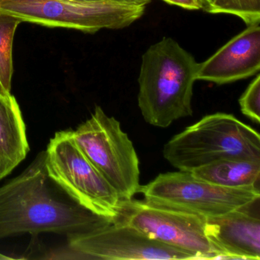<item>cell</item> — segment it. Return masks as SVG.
Wrapping results in <instances>:
<instances>
[{
  "mask_svg": "<svg viewBox=\"0 0 260 260\" xmlns=\"http://www.w3.org/2000/svg\"><path fill=\"white\" fill-rule=\"evenodd\" d=\"M28 151L26 127L16 98L0 95V179L23 161Z\"/></svg>",
  "mask_w": 260,
  "mask_h": 260,
  "instance_id": "cell-12",
  "label": "cell"
},
{
  "mask_svg": "<svg viewBox=\"0 0 260 260\" xmlns=\"http://www.w3.org/2000/svg\"><path fill=\"white\" fill-rule=\"evenodd\" d=\"M199 63L172 38L151 45L141 58L138 106L146 122L167 127L192 115L193 86Z\"/></svg>",
  "mask_w": 260,
  "mask_h": 260,
  "instance_id": "cell-2",
  "label": "cell"
},
{
  "mask_svg": "<svg viewBox=\"0 0 260 260\" xmlns=\"http://www.w3.org/2000/svg\"><path fill=\"white\" fill-rule=\"evenodd\" d=\"M10 94L11 93H9V92H7V91L4 89V88L3 87L2 84L0 83V95L6 96V95H10Z\"/></svg>",
  "mask_w": 260,
  "mask_h": 260,
  "instance_id": "cell-21",
  "label": "cell"
},
{
  "mask_svg": "<svg viewBox=\"0 0 260 260\" xmlns=\"http://www.w3.org/2000/svg\"><path fill=\"white\" fill-rule=\"evenodd\" d=\"M162 154L184 172L225 159L260 161L259 134L234 115L212 114L171 138Z\"/></svg>",
  "mask_w": 260,
  "mask_h": 260,
  "instance_id": "cell-3",
  "label": "cell"
},
{
  "mask_svg": "<svg viewBox=\"0 0 260 260\" xmlns=\"http://www.w3.org/2000/svg\"><path fill=\"white\" fill-rule=\"evenodd\" d=\"M152 205L202 217H217L259 200V188H231L194 178L189 172L161 173L138 190Z\"/></svg>",
  "mask_w": 260,
  "mask_h": 260,
  "instance_id": "cell-7",
  "label": "cell"
},
{
  "mask_svg": "<svg viewBox=\"0 0 260 260\" xmlns=\"http://www.w3.org/2000/svg\"><path fill=\"white\" fill-rule=\"evenodd\" d=\"M83 154L115 188L121 201L133 199L140 186V162L133 143L119 121L96 106L72 132Z\"/></svg>",
  "mask_w": 260,
  "mask_h": 260,
  "instance_id": "cell-4",
  "label": "cell"
},
{
  "mask_svg": "<svg viewBox=\"0 0 260 260\" xmlns=\"http://www.w3.org/2000/svg\"><path fill=\"white\" fill-rule=\"evenodd\" d=\"M170 5L177 6L188 10H204V4L202 0H162Z\"/></svg>",
  "mask_w": 260,
  "mask_h": 260,
  "instance_id": "cell-18",
  "label": "cell"
},
{
  "mask_svg": "<svg viewBox=\"0 0 260 260\" xmlns=\"http://www.w3.org/2000/svg\"><path fill=\"white\" fill-rule=\"evenodd\" d=\"M204 11L211 14L230 15V0H202Z\"/></svg>",
  "mask_w": 260,
  "mask_h": 260,
  "instance_id": "cell-17",
  "label": "cell"
},
{
  "mask_svg": "<svg viewBox=\"0 0 260 260\" xmlns=\"http://www.w3.org/2000/svg\"><path fill=\"white\" fill-rule=\"evenodd\" d=\"M115 220L196 258H221L205 234V218L202 216L132 199L121 201L120 214Z\"/></svg>",
  "mask_w": 260,
  "mask_h": 260,
  "instance_id": "cell-8",
  "label": "cell"
},
{
  "mask_svg": "<svg viewBox=\"0 0 260 260\" xmlns=\"http://www.w3.org/2000/svg\"><path fill=\"white\" fill-rule=\"evenodd\" d=\"M62 1H66V2L70 3H75V4H88V3L99 2V1H103V0H62ZM117 1L132 3L130 2V1H128V0H117ZM132 4H134V3H132Z\"/></svg>",
  "mask_w": 260,
  "mask_h": 260,
  "instance_id": "cell-19",
  "label": "cell"
},
{
  "mask_svg": "<svg viewBox=\"0 0 260 260\" xmlns=\"http://www.w3.org/2000/svg\"><path fill=\"white\" fill-rule=\"evenodd\" d=\"M45 161V150L19 176L0 187V239L25 233L74 237L115 222L74 200L50 177Z\"/></svg>",
  "mask_w": 260,
  "mask_h": 260,
  "instance_id": "cell-1",
  "label": "cell"
},
{
  "mask_svg": "<svg viewBox=\"0 0 260 260\" xmlns=\"http://www.w3.org/2000/svg\"><path fill=\"white\" fill-rule=\"evenodd\" d=\"M68 238V246L85 258L196 259L194 255L153 240L118 220L98 231Z\"/></svg>",
  "mask_w": 260,
  "mask_h": 260,
  "instance_id": "cell-9",
  "label": "cell"
},
{
  "mask_svg": "<svg viewBox=\"0 0 260 260\" xmlns=\"http://www.w3.org/2000/svg\"><path fill=\"white\" fill-rule=\"evenodd\" d=\"M72 132H57L50 141L45 150L48 175L77 203L115 221L121 199L76 144Z\"/></svg>",
  "mask_w": 260,
  "mask_h": 260,
  "instance_id": "cell-6",
  "label": "cell"
},
{
  "mask_svg": "<svg viewBox=\"0 0 260 260\" xmlns=\"http://www.w3.org/2000/svg\"><path fill=\"white\" fill-rule=\"evenodd\" d=\"M189 173L196 179L225 188H258L260 161L246 159H221Z\"/></svg>",
  "mask_w": 260,
  "mask_h": 260,
  "instance_id": "cell-13",
  "label": "cell"
},
{
  "mask_svg": "<svg viewBox=\"0 0 260 260\" xmlns=\"http://www.w3.org/2000/svg\"><path fill=\"white\" fill-rule=\"evenodd\" d=\"M230 15L237 16L246 25L260 21V0H230Z\"/></svg>",
  "mask_w": 260,
  "mask_h": 260,
  "instance_id": "cell-16",
  "label": "cell"
},
{
  "mask_svg": "<svg viewBox=\"0 0 260 260\" xmlns=\"http://www.w3.org/2000/svg\"><path fill=\"white\" fill-rule=\"evenodd\" d=\"M240 110L243 115L254 122L260 123V75L249 83L243 95L239 100Z\"/></svg>",
  "mask_w": 260,
  "mask_h": 260,
  "instance_id": "cell-15",
  "label": "cell"
},
{
  "mask_svg": "<svg viewBox=\"0 0 260 260\" xmlns=\"http://www.w3.org/2000/svg\"><path fill=\"white\" fill-rule=\"evenodd\" d=\"M21 22L18 18L0 12V83L9 93L13 74V40Z\"/></svg>",
  "mask_w": 260,
  "mask_h": 260,
  "instance_id": "cell-14",
  "label": "cell"
},
{
  "mask_svg": "<svg viewBox=\"0 0 260 260\" xmlns=\"http://www.w3.org/2000/svg\"><path fill=\"white\" fill-rule=\"evenodd\" d=\"M8 258H10V257L6 256V255H3V254L0 253V259H8Z\"/></svg>",
  "mask_w": 260,
  "mask_h": 260,
  "instance_id": "cell-22",
  "label": "cell"
},
{
  "mask_svg": "<svg viewBox=\"0 0 260 260\" xmlns=\"http://www.w3.org/2000/svg\"><path fill=\"white\" fill-rule=\"evenodd\" d=\"M258 202L223 215L205 218V234L221 258L260 259L259 215L250 211Z\"/></svg>",
  "mask_w": 260,
  "mask_h": 260,
  "instance_id": "cell-11",
  "label": "cell"
},
{
  "mask_svg": "<svg viewBox=\"0 0 260 260\" xmlns=\"http://www.w3.org/2000/svg\"><path fill=\"white\" fill-rule=\"evenodd\" d=\"M147 6L117 0L75 4L62 0H0V12L22 22L94 33L121 29L142 17Z\"/></svg>",
  "mask_w": 260,
  "mask_h": 260,
  "instance_id": "cell-5",
  "label": "cell"
},
{
  "mask_svg": "<svg viewBox=\"0 0 260 260\" xmlns=\"http://www.w3.org/2000/svg\"><path fill=\"white\" fill-rule=\"evenodd\" d=\"M134 4H139V5L147 6L150 3V0H128Z\"/></svg>",
  "mask_w": 260,
  "mask_h": 260,
  "instance_id": "cell-20",
  "label": "cell"
},
{
  "mask_svg": "<svg viewBox=\"0 0 260 260\" xmlns=\"http://www.w3.org/2000/svg\"><path fill=\"white\" fill-rule=\"evenodd\" d=\"M260 70V21L226 42L199 63L196 80L228 84L258 74Z\"/></svg>",
  "mask_w": 260,
  "mask_h": 260,
  "instance_id": "cell-10",
  "label": "cell"
}]
</instances>
